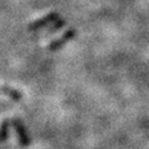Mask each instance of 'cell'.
<instances>
[{
    "instance_id": "7a4b0ae2",
    "label": "cell",
    "mask_w": 149,
    "mask_h": 149,
    "mask_svg": "<svg viewBox=\"0 0 149 149\" xmlns=\"http://www.w3.org/2000/svg\"><path fill=\"white\" fill-rule=\"evenodd\" d=\"M57 20H58L57 14L56 13H50V14H47V15H45L44 17L37 19V20H35L34 22H31V24L29 25V30L34 31V30H37V29H41V27L51 24L52 21H57Z\"/></svg>"
},
{
    "instance_id": "5b68a950",
    "label": "cell",
    "mask_w": 149,
    "mask_h": 149,
    "mask_svg": "<svg viewBox=\"0 0 149 149\" xmlns=\"http://www.w3.org/2000/svg\"><path fill=\"white\" fill-rule=\"evenodd\" d=\"M8 132H9V122L4 120L1 123V142H5L8 139Z\"/></svg>"
},
{
    "instance_id": "6da1fadb",
    "label": "cell",
    "mask_w": 149,
    "mask_h": 149,
    "mask_svg": "<svg viewBox=\"0 0 149 149\" xmlns=\"http://www.w3.org/2000/svg\"><path fill=\"white\" fill-rule=\"evenodd\" d=\"M11 124H13V127H14V129H15V132H16L19 143H20L22 147L30 146L31 141H30L29 134H27V132H26V128H25L24 123H22L19 118H14V119L11 120Z\"/></svg>"
},
{
    "instance_id": "3957f363",
    "label": "cell",
    "mask_w": 149,
    "mask_h": 149,
    "mask_svg": "<svg viewBox=\"0 0 149 149\" xmlns=\"http://www.w3.org/2000/svg\"><path fill=\"white\" fill-rule=\"evenodd\" d=\"M73 36H74V30H73V29L67 30V31L65 32V34H63L61 37H58L57 40L52 41V42H51V44L49 45V49H50V50H56V49L61 47V46H63L67 42L68 40H71Z\"/></svg>"
},
{
    "instance_id": "8992f818",
    "label": "cell",
    "mask_w": 149,
    "mask_h": 149,
    "mask_svg": "<svg viewBox=\"0 0 149 149\" xmlns=\"http://www.w3.org/2000/svg\"><path fill=\"white\" fill-rule=\"evenodd\" d=\"M65 24H66V21L62 20V19H58V20L56 21V24H55L52 27H51V30H52V31H56L57 29H61L62 26H65Z\"/></svg>"
},
{
    "instance_id": "277c9868",
    "label": "cell",
    "mask_w": 149,
    "mask_h": 149,
    "mask_svg": "<svg viewBox=\"0 0 149 149\" xmlns=\"http://www.w3.org/2000/svg\"><path fill=\"white\" fill-rule=\"evenodd\" d=\"M3 92L5 93V95H8L9 97H11V98L14 101H20L21 100V93H19L17 91L13 90V88H8V87H3Z\"/></svg>"
}]
</instances>
